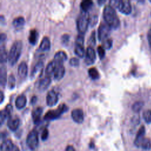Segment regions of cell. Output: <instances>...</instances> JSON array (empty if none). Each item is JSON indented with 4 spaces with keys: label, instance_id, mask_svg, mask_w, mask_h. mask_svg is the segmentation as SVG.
<instances>
[{
    "label": "cell",
    "instance_id": "1",
    "mask_svg": "<svg viewBox=\"0 0 151 151\" xmlns=\"http://www.w3.org/2000/svg\"><path fill=\"white\" fill-rule=\"evenodd\" d=\"M103 14L105 22L111 28L116 29L119 27L120 20L114 8L109 4L105 5Z\"/></svg>",
    "mask_w": 151,
    "mask_h": 151
},
{
    "label": "cell",
    "instance_id": "2",
    "mask_svg": "<svg viewBox=\"0 0 151 151\" xmlns=\"http://www.w3.org/2000/svg\"><path fill=\"white\" fill-rule=\"evenodd\" d=\"M22 49V42L21 40L15 41L10 48L8 54V62L9 64L12 66L15 65L18 61L21 55Z\"/></svg>",
    "mask_w": 151,
    "mask_h": 151
},
{
    "label": "cell",
    "instance_id": "3",
    "mask_svg": "<svg viewBox=\"0 0 151 151\" xmlns=\"http://www.w3.org/2000/svg\"><path fill=\"white\" fill-rule=\"evenodd\" d=\"M90 18L88 12L82 11L79 14L76 21L77 28L79 33L85 34L87 30L88 25L90 24Z\"/></svg>",
    "mask_w": 151,
    "mask_h": 151
},
{
    "label": "cell",
    "instance_id": "4",
    "mask_svg": "<svg viewBox=\"0 0 151 151\" xmlns=\"http://www.w3.org/2000/svg\"><path fill=\"white\" fill-rule=\"evenodd\" d=\"M109 5L113 8H116L125 15H129L132 12L130 2L127 0H112L109 2Z\"/></svg>",
    "mask_w": 151,
    "mask_h": 151
},
{
    "label": "cell",
    "instance_id": "5",
    "mask_svg": "<svg viewBox=\"0 0 151 151\" xmlns=\"http://www.w3.org/2000/svg\"><path fill=\"white\" fill-rule=\"evenodd\" d=\"M68 109V107L65 104H61L58 106L56 109L48 110L44 116V119L48 121L58 119L64 113L67 111Z\"/></svg>",
    "mask_w": 151,
    "mask_h": 151
},
{
    "label": "cell",
    "instance_id": "6",
    "mask_svg": "<svg viewBox=\"0 0 151 151\" xmlns=\"http://www.w3.org/2000/svg\"><path fill=\"white\" fill-rule=\"evenodd\" d=\"M38 134L36 130L33 129L29 132L26 139V144L31 150H35L38 146Z\"/></svg>",
    "mask_w": 151,
    "mask_h": 151
},
{
    "label": "cell",
    "instance_id": "7",
    "mask_svg": "<svg viewBox=\"0 0 151 151\" xmlns=\"http://www.w3.org/2000/svg\"><path fill=\"white\" fill-rule=\"evenodd\" d=\"M110 29L111 28L106 22H101L98 28L99 40L103 41L110 38Z\"/></svg>",
    "mask_w": 151,
    "mask_h": 151
},
{
    "label": "cell",
    "instance_id": "8",
    "mask_svg": "<svg viewBox=\"0 0 151 151\" xmlns=\"http://www.w3.org/2000/svg\"><path fill=\"white\" fill-rule=\"evenodd\" d=\"M58 101V93L57 91L52 89L48 91L46 96L47 105L52 107L55 106Z\"/></svg>",
    "mask_w": 151,
    "mask_h": 151
},
{
    "label": "cell",
    "instance_id": "9",
    "mask_svg": "<svg viewBox=\"0 0 151 151\" xmlns=\"http://www.w3.org/2000/svg\"><path fill=\"white\" fill-rule=\"evenodd\" d=\"M20 124L19 118L16 115H11L7 120V126L11 131H15Z\"/></svg>",
    "mask_w": 151,
    "mask_h": 151
},
{
    "label": "cell",
    "instance_id": "10",
    "mask_svg": "<svg viewBox=\"0 0 151 151\" xmlns=\"http://www.w3.org/2000/svg\"><path fill=\"white\" fill-rule=\"evenodd\" d=\"M96 52L94 48L88 46L86 49L84 61L87 65L93 64L96 60Z\"/></svg>",
    "mask_w": 151,
    "mask_h": 151
},
{
    "label": "cell",
    "instance_id": "11",
    "mask_svg": "<svg viewBox=\"0 0 151 151\" xmlns=\"http://www.w3.org/2000/svg\"><path fill=\"white\" fill-rule=\"evenodd\" d=\"M73 120L77 123H81L84 121V112L81 109H74L71 113Z\"/></svg>",
    "mask_w": 151,
    "mask_h": 151
},
{
    "label": "cell",
    "instance_id": "12",
    "mask_svg": "<svg viewBox=\"0 0 151 151\" xmlns=\"http://www.w3.org/2000/svg\"><path fill=\"white\" fill-rule=\"evenodd\" d=\"M53 61V60H52ZM55 70L54 72V78L56 80H61L64 76L65 74V68L63 64H56Z\"/></svg>",
    "mask_w": 151,
    "mask_h": 151
},
{
    "label": "cell",
    "instance_id": "13",
    "mask_svg": "<svg viewBox=\"0 0 151 151\" xmlns=\"http://www.w3.org/2000/svg\"><path fill=\"white\" fill-rule=\"evenodd\" d=\"M145 127L144 126H142L139 129L134 141V144L137 147H140L142 142H143V139L145 138Z\"/></svg>",
    "mask_w": 151,
    "mask_h": 151
},
{
    "label": "cell",
    "instance_id": "14",
    "mask_svg": "<svg viewBox=\"0 0 151 151\" xmlns=\"http://www.w3.org/2000/svg\"><path fill=\"white\" fill-rule=\"evenodd\" d=\"M51 77L46 76L44 77L41 78L38 83V88L40 91H44L45 90L48 86H50L51 81Z\"/></svg>",
    "mask_w": 151,
    "mask_h": 151
},
{
    "label": "cell",
    "instance_id": "15",
    "mask_svg": "<svg viewBox=\"0 0 151 151\" xmlns=\"http://www.w3.org/2000/svg\"><path fill=\"white\" fill-rule=\"evenodd\" d=\"M28 73V66L25 61L19 63L18 67V75L21 79H24Z\"/></svg>",
    "mask_w": 151,
    "mask_h": 151
},
{
    "label": "cell",
    "instance_id": "16",
    "mask_svg": "<svg viewBox=\"0 0 151 151\" xmlns=\"http://www.w3.org/2000/svg\"><path fill=\"white\" fill-rule=\"evenodd\" d=\"M51 47V42L48 37H44L39 45V48L38 51L39 52H45L48 51Z\"/></svg>",
    "mask_w": 151,
    "mask_h": 151
},
{
    "label": "cell",
    "instance_id": "17",
    "mask_svg": "<svg viewBox=\"0 0 151 151\" xmlns=\"http://www.w3.org/2000/svg\"><path fill=\"white\" fill-rule=\"evenodd\" d=\"M43 111V109L41 107H37L34 109L32 111L31 116L32 120L35 124H38L41 121V117Z\"/></svg>",
    "mask_w": 151,
    "mask_h": 151
},
{
    "label": "cell",
    "instance_id": "18",
    "mask_svg": "<svg viewBox=\"0 0 151 151\" xmlns=\"http://www.w3.org/2000/svg\"><path fill=\"white\" fill-rule=\"evenodd\" d=\"M67 59V55L64 51H57L54 57L53 61L56 64H63L64 61Z\"/></svg>",
    "mask_w": 151,
    "mask_h": 151
},
{
    "label": "cell",
    "instance_id": "19",
    "mask_svg": "<svg viewBox=\"0 0 151 151\" xmlns=\"http://www.w3.org/2000/svg\"><path fill=\"white\" fill-rule=\"evenodd\" d=\"M27 104V98L24 94H21L18 96L15 101V107L18 109H23Z\"/></svg>",
    "mask_w": 151,
    "mask_h": 151
},
{
    "label": "cell",
    "instance_id": "20",
    "mask_svg": "<svg viewBox=\"0 0 151 151\" xmlns=\"http://www.w3.org/2000/svg\"><path fill=\"white\" fill-rule=\"evenodd\" d=\"M6 83V68L4 64H1L0 68V84L4 87Z\"/></svg>",
    "mask_w": 151,
    "mask_h": 151
},
{
    "label": "cell",
    "instance_id": "21",
    "mask_svg": "<svg viewBox=\"0 0 151 151\" xmlns=\"http://www.w3.org/2000/svg\"><path fill=\"white\" fill-rule=\"evenodd\" d=\"M44 67V63L42 60L38 61L34 66L31 73V78H34L38 73H42Z\"/></svg>",
    "mask_w": 151,
    "mask_h": 151
},
{
    "label": "cell",
    "instance_id": "22",
    "mask_svg": "<svg viewBox=\"0 0 151 151\" xmlns=\"http://www.w3.org/2000/svg\"><path fill=\"white\" fill-rule=\"evenodd\" d=\"M25 24V19L22 16H19L15 18L12 21L13 26L17 29H20L23 28Z\"/></svg>",
    "mask_w": 151,
    "mask_h": 151
},
{
    "label": "cell",
    "instance_id": "23",
    "mask_svg": "<svg viewBox=\"0 0 151 151\" xmlns=\"http://www.w3.org/2000/svg\"><path fill=\"white\" fill-rule=\"evenodd\" d=\"M38 38V33L35 29H32L29 31L28 41L29 43L32 45L36 44Z\"/></svg>",
    "mask_w": 151,
    "mask_h": 151
},
{
    "label": "cell",
    "instance_id": "24",
    "mask_svg": "<svg viewBox=\"0 0 151 151\" xmlns=\"http://www.w3.org/2000/svg\"><path fill=\"white\" fill-rule=\"evenodd\" d=\"M8 59V54H7L5 47L2 44H1L0 47V61L1 64H4L6 63Z\"/></svg>",
    "mask_w": 151,
    "mask_h": 151
},
{
    "label": "cell",
    "instance_id": "25",
    "mask_svg": "<svg viewBox=\"0 0 151 151\" xmlns=\"http://www.w3.org/2000/svg\"><path fill=\"white\" fill-rule=\"evenodd\" d=\"M55 64L53 61H51L48 63L45 70V74L46 76L51 77L54 75V72L55 70Z\"/></svg>",
    "mask_w": 151,
    "mask_h": 151
},
{
    "label": "cell",
    "instance_id": "26",
    "mask_svg": "<svg viewBox=\"0 0 151 151\" xmlns=\"http://www.w3.org/2000/svg\"><path fill=\"white\" fill-rule=\"evenodd\" d=\"M93 6V2L91 0H83L80 3V7L83 11L88 12Z\"/></svg>",
    "mask_w": 151,
    "mask_h": 151
},
{
    "label": "cell",
    "instance_id": "27",
    "mask_svg": "<svg viewBox=\"0 0 151 151\" xmlns=\"http://www.w3.org/2000/svg\"><path fill=\"white\" fill-rule=\"evenodd\" d=\"M74 53L80 58H83L85 55V51L84 48V45H81L79 44H75L74 47Z\"/></svg>",
    "mask_w": 151,
    "mask_h": 151
},
{
    "label": "cell",
    "instance_id": "28",
    "mask_svg": "<svg viewBox=\"0 0 151 151\" xmlns=\"http://www.w3.org/2000/svg\"><path fill=\"white\" fill-rule=\"evenodd\" d=\"M88 74L89 77L92 80H94L99 79V78L100 77L99 73L98 70H97V68L95 67L90 68L88 70Z\"/></svg>",
    "mask_w": 151,
    "mask_h": 151
},
{
    "label": "cell",
    "instance_id": "29",
    "mask_svg": "<svg viewBox=\"0 0 151 151\" xmlns=\"http://www.w3.org/2000/svg\"><path fill=\"white\" fill-rule=\"evenodd\" d=\"M140 147H142L143 149L148 150L151 149V141L149 138H145L142 142Z\"/></svg>",
    "mask_w": 151,
    "mask_h": 151
},
{
    "label": "cell",
    "instance_id": "30",
    "mask_svg": "<svg viewBox=\"0 0 151 151\" xmlns=\"http://www.w3.org/2000/svg\"><path fill=\"white\" fill-rule=\"evenodd\" d=\"M143 102L142 101H136L132 106V108L133 111L136 112V113H138L139 112L141 109H142L143 106Z\"/></svg>",
    "mask_w": 151,
    "mask_h": 151
},
{
    "label": "cell",
    "instance_id": "31",
    "mask_svg": "<svg viewBox=\"0 0 151 151\" xmlns=\"http://www.w3.org/2000/svg\"><path fill=\"white\" fill-rule=\"evenodd\" d=\"M12 142L10 139H6L1 144V151H7L8 148L11 146L12 144Z\"/></svg>",
    "mask_w": 151,
    "mask_h": 151
},
{
    "label": "cell",
    "instance_id": "32",
    "mask_svg": "<svg viewBox=\"0 0 151 151\" xmlns=\"http://www.w3.org/2000/svg\"><path fill=\"white\" fill-rule=\"evenodd\" d=\"M13 110V107L12 106V104H8L4 109L2 110L4 113L5 114V116H6V117L8 119L11 116V113L12 112Z\"/></svg>",
    "mask_w": 151,
    "mask_h": 151
},
{
    "label": "cell",
    "instance_id": "33",
    "mask_svg": "<svg viewBox=\"0 0 151 151\" xmlns=\"http://www.w3.org/2000/svg\"><path fill=\"white\" fill-rule=\"evenodd\" d=\"M143 118L147 123H151V110H145L143 113Z\"/></svg>",
    "mask_w": 151,
    "mask_h": 151
},
{
    "label": "cell",
    "instance_id": "34",
    "mask_svg": "<svg viewBox=\"0 0 151 151\" xmlns=\"http://www.w3.org/2000/svg\"><path fill=\"white\" fill-rule=\"evenodd\" d=\"M113 44V41L110 38L104 40L102 41V46L104 49H110Z\"/></svg>",
    "mask_w": 151,
    "mask_h": 151
},
{
    "label": "cell",
    "instance_id": "35",
    "mask_svg": "<svg viewBox=\"0 0 151 151\" xmlns=\"http://www.w3.org/2000/svg\"><path fill=\"white\" fill-rule=\"evenodd\" d=\"M15 86V78L13 74H11L8 77V87L9 89H13Z\"/></svg>",
    "mask_w": 151,
    "mask_h": 151
},
{
    "label": "cell",
    "instance_id": "36",
    "mask_svg": "<svg viewBox=\"0 0 151 151\" xmlns=\"http://www.w3.org/2000/svg\"><path fill=\"white\" fill-rule=\"evenodd\" d=\"M88 44H90V47H93L96 44V32L95 31H93L91 32V34L89 37Z\"/></svg>",
    "mask_w": 151,
    "mask_h": 151
},
{
    "label": "cell",
    "instance_id": "37",
    "mask_svg": "<svg viewBox=\"0 0 151 151\" xmlns=\"http://www.w3.org/2000/svg\"><path fill=\"white\" fill-rule=\"evenodd\" d=\"M84 34L79 33L76 38L75 44H79L81 45H84Z\"/></svg>",
    "mask_w": 151,
    "mask_h": 151
},
{
    "label": "cell",
    "instance_id": "38",
    "mask_svg": "<svg viewBox=\"0 0 151 151\" xmlns=\"http://www.w3.org/2000/svg\"><path fill=\"white\" fill-rule=\"evenodd\" d=\"M97 52L100 58L102 60L105 56V50L102 45H99L97 47Z\"/></svg>",
    "mask_w": 151,
    "mask_h": 151
},
{
    "label": "cell",
    "instance_id": "39",
    "mask_svg": "<svg viewBox=\"0 0 151 151\" xmlns=\"http://www.w3.org/2000/svg\"><path fill=\"white\" fill-rule=\"evenodd\" d=\"M48 134H49L48 130L47 128H44L41 133V140L43 141L46 140L48 137Z\"/></svg>",
    "mask_w": 151,
    "mask_h": 151
},
{
    "label": "cell",
    "instance_id": "40",
    "mask_svg": "<svg viewBox=\"0 0 151 151\" xmlns=\"http://www.w3.org/2000/svg\"><path fill=\"white\" fill-rule=\"evenodd\" d=\"M70 64L73 67H77L79 65V60L76 57H73L70 60Z\"/></svg>",
    "mask_w": 151,
    "mask_h": 151
},
{
    "label": "cell",
    "instance_id": "41",
    "mask_svg": "<svg viewBox=\"0 0 151 151\" xmlns=\"http://www.w3.org/2000/svg\"><path fill=\"white\" fill-rule=\"evenodd\" d=\"M69 39H70V35L67 34H65L63 35L61 37L62 42L63 44H65L68 42Z\"/></svg>",
    "mask_w": 151,
    "mask_h": 151
},
{
    "label": "cell",
    "instance_id": "42",
    "mask_svg": "<svg viewBox=\"0 0 151 151\" xmlns=\"http://www.w3.org/2000/svg\"><path fill=\"white\" fill-rule=\"evenodd\" d=\"M97 16H93L92 17L90 18V24L91 26H94L96 24L97 22Z\"/></svg>",
    "mask_w": 151,
    "mask_h": 151
},
{
    "label": "cell",
    "instance_id": "43",
    "mask_svg": "<svg viewBox=\"0 0 151 151\" xmlns=\"http://www.w3.org/2000/svg\"><path fill=\"white\" fill-rule=\"evenodd\" d=\"M6 118H7V117H6V116H5V114L4 113L2 110H1V111H0V123H1V125L4 123L5 120Z\"/></svg>",
    "mask_w": 151,
    "mask_h": 151
},
{
    "label": "cell",
    "instance_id": "44",
    "mask_svg": "<svg viewBox=\"0 0 151 151\" xmlns=\"http://www.w3.org/2000/svg\"><path fill=\"white\" fill-rule=\"evenodd\" d=\"M7 151H20V150H19V147L17 145L12 143L11 145V146L8 148Z\"/></svg>",
    "mask_w": 151,
    "mask_h": 151
},
{
    "label": "cell",
    "instance_id": "45",
    "mask_svg": "<svg viewBox=\"0 0 151 151\" xmlns=\"http://www.w3.org/2000/svg\"><path fill=\"white\" fill-rule=\"evenodd\" d=\"M147 40L149 42V45L151 48V28L147 32Z\"/></svg>",
    "mask_w": 151,
    "mask_h": 151
},
{
    "label": "cell",
    "instance_id": "46",
    "mask_svg": "<svg viewBox=\"0 0 151 151\" xmlns=\"http://www.w3.org/2000/svg\"><path fill=\"white\" fill-rule=\"evenodd\" d=\"M6 39V34L2 32L1 34V35H0V41H1V43H3Z\"/></svg>",
    "mask_w": 151,
    "mask_h": 151
},
{
    "label": "cell",
    "instance_id": "47",
    "mask_svg": "<svg viewBox=\"0 0 151 151\" xmlns=\"http://www.w3.org/2000/svg\"><path fill=\"white\" fill-rule=\"evenodd\" d=\"M65 151H76V149L72 145H68L65 147Z\"/></svg>",
    "mask_w": 151,
    "mask_h": 151
},
{
    "label": "cell",
    "instance_id": "48",
    "mask_svg": "<svg viewBox=\"0 0 151 151\" xmlns=\"http://www.w3.org/2000/svg\"><path fill=\"white\" fill-rule=\"evenodd\" d=\"M37 96H33L31 99V101H30V103L31 104H34L36 102H37Z\"/></svg>",
    "mask_w": 151,
    "mask_h": 151
},
{
    "label": "cell",
    "instance_id": "49",
    "mask_svg": "<svg viewBox=\"0 0 151 151\" xmlns=\"http://www.w3.org/2000/svg\"><path fill=\"white\" fill-rule=\"evenodd\" d=\"M0 103L1 104L3 101H4V93L2 90H1V92H0Z\"/></svg>",
    "mask_w": 151,
    "mask_h": 151
},
{
    "label": "cell",
    "instance_id": "50",
    "mask_svg": "<svg viewBox=\"0 0 151 151\" xmlns=\"http://www.w3.org/2000/svg\"><path fill=\"white\" fill-rule=\"evenodd\" d=\"M89 147H90V148H93V147H94V143H93L92 142H90V145H89Z\"/></svg>",
    "mask_w": 151,
    "mask_h": 151
},
{
    "label": "cell",
    "instance_id": "51",
    "mask_svg": "<svg viewBox=\"0 0 151 151\" xmlns=\"http://www.w3.org/2000/svg\"><path fill=\"white\" fill-rule=\"evenodd\" d=\"M150 2H151V1H150Z\"/></svg>",
    "mask_w": 151,
    "mask_h": 151
}]
</instances>
